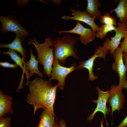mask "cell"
Segmentation results:
<instances>
[{"instance_id":"1","label":"cell","mask_w":127,"mask_h":127,"mask_svg":"<svg viewBox=\"0 0 127 127\" xmlns=\"http://www.w3.org/2000/svg\"><path fill=\"white\" fill-rule=\"evenodd\" d=\"M29 92L26 96V101L34 107L33 115L40 108H47L54 113L53 106L59 84L53 86L51 81L36 78L26 84Z\"/></svg>"},{"instance_id":"2","label":"cell","mask_w":127,"mask_h":127,"mask_svg":"<svg viewBox=\"0 0 127 127\" xmlns=\"http://www.w3.org/2000/svg\"><path fill=\"white\" fill-rule=\"evenodd\" d=\"M79 40V37L74 38L67 34L53 40L51 47H54V60H58L60 64L63 65L66 63V59L69 57L72 56L79 60V57L76 54L78 50L74 46Z\"/></svg>"},{"instance_id":"3","label":"cell","mask_w":127,"mask_h":127,"mask_svg":"<svg viewBox=\"0 0 127 127\" xmlns=\"http://www.w3.org/2000/svg\"><path fill=\"white\" fill-rule=\"evenodd\" d=\"M53 39L48 37L45 38L44 42L40 43L36 38H31L28 45H33L37 53V59L40 64L42 65L45 75L50 77L54 60V48L51 47Z\"/></svg>"},{"instance_id":"4","label":"cell","mask_w":127,"mask_h":127,"mask_svg":"<svg viewBox=\"0 0 127 127\" xmlns=\"http://www.w3.org/2000/svg\"><path fill=\"white\" fill-rule=\"evenodd\" d=\"M0 21L1 23L0 30L3 33L9 32H13L23 41L29 35V32L11 15L6 16H0Z\"/></svg>"},{"instance_id":"5","label":"cell","mask_w":127,"mask_h":127,"mask_svg":"<svg viewBox=\"0 0 127 127\" xmlns=\"http://www.w3.org/2000/svg\"><path fill=\"white\" fill-rule=\"evenodd\" d=\"M123 53L119 47L115 50L113 55L114 62L112 66V69L117 72L119 77L118 86L123 89H127V71L123 59Z\"/></svg>"},{"instance_id":"6","label":"cell","mask_w":127,"mask_h":127,"mask_svg":"<svg viewBox=\"0 0 127 127\" xmlns=\"http://www.w3.org/2000/svg\"><path fill=\"white\" fill-rule=\"evenodd\" d=\"M109 51L103 45L98 46L96 49L94 54L91 57L87 60L79 62V65L76 67V69L79 70L84 68L87 69L89 73L88 80L98 79V76L95 75L93 71L94 61L98 57L103 58L105 60Z\"/></svg>"},{"instance_id":"7","label":"cell","mask_w":127,"mask_h":127,"mask_svg":"<svg viewBox=\"0 0 127 127\" xmlns=\"http://www.w3.org/2000/svg\"><path fill=\"white\" fill-rule=\"evenodd\" d=\"M76 65V63H74L70 67H64L61 65L58 60H54L51 77L49 80L51 81L52 80H57L58 87L61 90H64L66 77L75 70Z\"/></svg>"},{"instance_id":"8","label":"cell","mask_w":127,"mask_h":127,"mask_svg":"<svg viewBox=\"0 0 127 127\" xmlns=\"http://www.w3.org/2000/svg\"><path fill=\"white\" fill-rule=\"evenodd\" d=\"M96 89L98 94V98L97 100H92V102L94 103H96L97 106L93 112L87 118V119L88 121H91L96 113L98 112H100L103 115L106 119V124L107 125L106 115H108L111 112V109L107 107L106 105L109 95V90L103 91H102L98 86L96 87Z\"/></svg>"},{"instance_id":"9","label":"cell","mask_w":127,"mask_h":127,"mask_svg":"<svg viewBox=\"0 0 127 127\" xmlns=\"http://www.w3.org/2000/svg\"><path fill=\"white\" fill-rule=\"evenodd\" d=\"M58 33H69L77 34L81 42L87 45L93 41L96 37V32L92 29L84 27L79 21H77L75 27L72 29L66 31H58Z\"/></svg>"},{"instance_id":"10","label":"cell","mask_w":127,"mask_h":127,"mask_svg":"<svg viewBox=\"0 0 127 127\" xmlns=\"http://www.w3.org/2000/svg\"><path fill=\"white\" fill-rule=\"evenodd\" d=\"M123 89L118 85H112L109 90V94L107 103L111 107V114L117 110L119 113L124 105L125 97L122 92Z\"/></svg>"},{"instance_id":"11","label":"cell","mask_w":127,"mask_h":127,"mask_svg":"<svg viewBox=\"0 0 127 127\" xmlns=\"http://www.w3.org/2000/svg\"><path fill=\"white\" fill-rule=\"evenodd\" d=\"M70 10L72 12V16H62L61 17L62 20H71L82 22L89 25L93 31L96 32L98 31L99 27L95 22V18L91 17L86 12L82 11L72 8H70Z\"/></svg>"},{"instance_id":"12","label":"cell","mask_w":127,"mask_h":127,"mask_svg":"<svg viewBox=\"0 0 127 127\" xmlns=\"http://www.w3.org/2000/svg\"><path fill=\"white\" fill-rule=\"evenodd\" d=\"M117 25L114 36L111 37L110 39L107 38L103 44V45L110 51L111 55H113L115 50L119 47L121 39L127 33L126 25L118 22Z\"/></svg>"},{"instance_id":"13","label":"cell","mask_w":127,"mask_h":127,"mask_svg":"<svg viewBox=\"0 0 127 127\" xmlns=\"http://www.w3.org/2000/svg\"><path fill=\"white\" fill-rule=\"evenodd\" d=\"M0 52L5 55H9L11 60L14 61L15 62V64L19 66L22 69L23 72L22 75L17 88L18 90H20L23 87V84L24 79V73L26 74L27 79L26 84L29 81L28 78L29 73L25 69V66L24 65V60L22 58H21L19 55L16 51L12 49H9L8 51L7 52L0 51Z\"/></svg>"},{"instance_id":"14","label":"cell","mask_w":127,"mask_h":127,"mask_svg":"<svg viewBox=\"0 0 127 127\" xmlns=\"http://www.w3.org/2000/svg\"><path fill=\"white\" fill-rule=\"evenodd\" d=\"M12 98L10 96L3 94L0 90V117L5 116L7 114H12Z\"/></svg>"},{"instance_id":"15","label":"cell","mask_w":127,"mask_h":127,"mask_svg":"<svg viewBox=\"0 0 127 127\" xmlns=\"http://www.w3.org/2000/svg\"><path fill=\"white\" fill-rule=\"evenodd\" d=\"M30 52V60L28 61H24V64L25 66V69L28 72L30 71L28 78L33 76L34 73H36L40 77L42 78L43 75L42 72L39 70L38 67V64L39 63L36 58V56L33 54L32 51L30 48H29Z\"/></svg>"},{"instance_id":"16","label":"cell","mask_w":127,"mask_h":127,"mask_svg":"<svg viewBox=\"0 0 127 127\" xmlns=\"http://www.w3.org/2000/svg\"><path fill=\"white\" fill-rule=\"evenodd\" d=\"M114 12L117 17L119 19V22L127 24V0H120L117 7L111 10L110 13Z\"/></svg>"},{"instance_id":"17","label":"cell","mask_w":127,"mask_h":127,"mask_svg":"<svg viewBox=\"0 0 127 127\" xmlns=\"http://www.w3.org/2000/svg\"><path fill=\"white\" fill-rule=\"evenodd\" d=\"M22 40L18 35H16L15 39L11 43L8 44L4 43L0 44V48H8L19 52L22 55L24 60L26 59V52L25 49L23 47L22 44Z\"/></svg>"},{"instance_id":"18","label":"cell","mask_w":127,"mask_h":127,"mask_svg":"<svg viewBox=\"0 0 127 127\" xmlns=\"http://www.w3.org/2000/svg\"><path fill=\"white\" fill-rule=\"evenodd\" d=\"M87 1L86 12L92 17L99 18L102 14L98 8L101 5L100 2L98 0H87Z\"/></svg>"},{"instance_id":"19","label":"cell","mask_w":127,"mask_h":127,"mask_svg":"<svg viewBox=\"0 0 127 127\" xmlns=\"http://www.w3.org/2000/svg\"><path fill=\"white\" fill-rule=\"evenodd\" d=\"M54 113L47 108H44L40 117V121L45 127H53L54 125Z\"/></svg>"},{"instance_id":"20","label":"cell","mask_w":127,"mask_h":127,"mask_svg":"<svg viewBox=\"0 0 127 127\" xmlns=\"http://www.w3.org/2000/svg\"><path fill=\"white\" fill-rule=\"evenodd\" d=\"M117 27L112 25L102 24L101 25L98 31L96 32V37L101 39H104L109 32H115Z\"/></svg>"},{"instance_id":"21","label":"cell","mask_w":127,"mask_h":127,"mask_svg":"<svg viewBox=\"0 0 127 127\" xmlns=\"http://www.w3.org/2000/svg\"><path fill=\"white\" fill-rule=\"evenodd\" d=\"M101 23L106 25H112L116 26L117 24L115 19L108 13H105L99 17Z\"/></svg>"},{"instance_id":"22","label":"cell","mask_w":127,"mask_h":127,"mask_svg":"<svg viewBox=\"0 0 127 127\" xmlns=\"http://www.w3.org/2000/svg\"><path fill=\"white\" fill-rule=\"evenodd\" d=\"M11 118L8 117L6 118L0 117V127H11Z\"/></svg>"},{"instance_id":"23","label":"cell","mask_w":127,"mask_h":127,"mask_svg":"<svg viewBox=\"0 0 127 127\" xmlns=\"http://www.w3.org/2000/svg\"><path fill=\"white\" fill-rule=\"evenodd\" d=\"M123 41L120 43L119 47L123 52H127V33L123 38Z\"/></svg>"},{"instance_id":"24","label":"cell","mask_w":127,"mask_h":127,"mask_svg":"<svg viewBox=\"0 0 127 127\" xmlns=\"http://www.w3.org/2000/svg\"><path fill=\"white\" fill-rule=\"evenodd\" d=\"M0 65L5 68H15L19 66L16 64H12L7 62H0Z\"/></svg>"},{"instance_id":"25","label":"cell","mask_w":127,"mask_h":127,"mask_svg":"<svg viewBox=\"0 0 127 127\" xmlns=\"http://www.w3.org/2000/svg\"><path fill=\"white\" fill-rule=\"evenodd\" d=\"M127 127V115L117 127Z\"/></svg>"},{"instance_id":"26","label":"cell","mask_w":127,"mask_h":127,"mask_svg":"<svg viewBox=\"0 0 127 127\" xmlns=\"http://www.w3.org/2000/svg\"><path fill=\"white\" fill-rule=\"evenodd\" d=\"M123 57L124 62L125 63L127 71V52H124L123 53Z\"/></svg>"},{"instance_id":"27","label":"cell","mask_w":127,"mask_h":127,"mask_svg":"<svg viewBox=\"0 0 127 127\" xmlns=\"http://www.w3.org/2000/svg\"><path fill=\"white\" fill-rule=\"evenodd\" d=\"M60 127H67L65 121L63 119H61L59 122Z\"/></svg>"},{"instance_id":"28","label":"cell","mask_w":127,"mask_h":127,"mask_svg":"<svg viewBox=\"0 0 127 127\" xmlns=\"http://www.w3.org/2000/svg\"><path fill=\"white\" fill-rule=\"evenodd\" d=\"M37 127H45L43 124L42 122L40 121L39 122L38 124V126Z\"/></svg>"},{"instance_id":"29","label":"cell","mask_w":127,"mask_h":127,"mask_svg":"<svg viewBox=\"0 0 127 127\" xmlns=\"http://www.w3.org/2000/svg\"><path fill=\"white\" fill-rule=\"evenodd\" d=\"M53 127H60V126L57 122L56 121L55 122V124Z\"/></svg>"},{"instance_id":"30","label":"cell","mask_w":127,"mask_h":127,"mask_svg":"<svg viewBox=\"0 0 127 127\" xmlns=\"http://www.w3.org/2000/svg\"><path fill=\"white\" fill-rule=\"evenodd\" d=\"M103 119H102L100 122V127H104L103 126Z\"/></svg>"},{"instance_id":"31","label":"cell","mask_w":127,"mask_h":127,"mask_svg":"<svg viewBox=\"0 0 127 127\" xmlns=\"http://www.w3.org/2000/svg\"></svg>"}]
</instances>
